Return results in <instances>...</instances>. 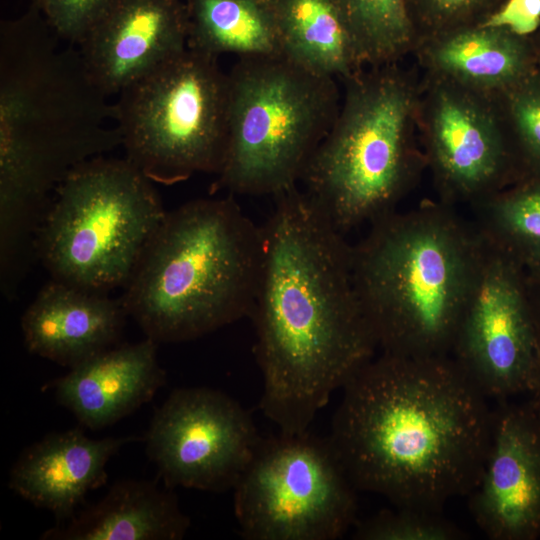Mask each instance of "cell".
Returning <instances> with one entry per match:
<instances>
[{"mask_svg":"<svg viewBox=\"0 0 540 540\" xmlns=\"http://www.w3.org/2000/svg\"><path fill=\"white\" fill-rule=\"evenodd\" d=\"M273 198L249 317L263 380L260 410L279 432L299 434L378 347L344 233L298 186Z\"/></svg>","mask_w":540,"mask_h":540,"instance_id":"1","label":"cell"},{"mask_svg":"<svg viewBox=\"0 0 540 540\" xmlns=\"http://www.w3.org/2000/svg\"><path fill=\"white\" fill-rule=\"evenodd\" d=\"M342 389L328 439L357 491L441 511L476 487L492 409L450 355L382 352Z\"/></svg>","mask_w":540,"mask_h":540,"instance_id":"2","label":"cell"},{"mask_svg":"<svg viewBox=\"0 0 540 540\" xmlns=\"http://www.w3.org/2000/svg\"><path fill=\"white\" fill-rule=\"evenodd\" d=\"M60 40L34 3L0 25V250L9 256L31 251L75 168L121 146L114 103Z\"/></svg>","mask_w":540,"mask_h":540,"instance_id":"3","label":"cell"},{"mask_svg":"<svg viewBox=\"0 0 540 540\" xmlns=\"http://www.w3.org/2000/svg\"><path fill=\"white\" fill-rule=\"evenodd\" d=\"M485 241L454 206L425 201L370 223L352 246V275L378 349L401 356L450 355Z\"/></svg>","mask_w":540,"mask_h":540,"instance_id":"4","label":"cell"},{"mask_svg":"<svg viewBox=\"0 0 540 540\" xmlns=\"http://www.w3.org/2000/svg\"><path fill=\"white\" fill-rule=\"evenodd\" d=\"M232 196L166 212L124 286L127 314L156 343L190 341L249 317L262 232Z\"/></svg>","mask_w":540,"mask_h":540,"instance_id":"5","label":"cell"},{"mask_svg":"<svg viewBox=\"0 0 540 540\" xmlns=\"http://www.w3.org/2000/svg\"><path fill=\"white\" fill-rule=\"evenodd\" d=\"M338 114L301 181L344 234L396 210L426 166L415 142L420 81L399 63L344 81Z\"/></svg>","mask_w":540,"mask_h":540,"instance_id":"6","label":"cell"},{"mask_svg":"<svg viewBox=\"0 0 540 540\" xmlns=\"http://www.w3.org/2000/svg\"><path fill=\"white\" fill-rule=\"evenodd\" d=\"M228 77L227 145L210 194L275 197L297 186L338 114L336 79L282 55L239 58Z\"/></svg>","mask_w":540,"mask_h":540,"instance_id":"7","label":"cell"},{"mask_svg":"<svg viewBox=\"0 0 540 540\" xmlns=\"http://www.w3.org/2000/svg\"><path fill=\"white\" fill-rule=\"evenodd\" d=\"M126 158L99 156L55 191L34 249L52 279L106 293L125 286L166 211Z\"/></svg>","mask_w":540,"mask_h":540,"instance_id":"8","label":"cell"},{"mask_svg":"<svg viewBox=\"0 0 540 540\" xmlns=\"http://www.w3.org/2000/svg\"><path fill=\"white\" fill-rule=\"evenodd\" d=\"M217 59L187 47L118 94L115 123L125 158L153 183L170 186L219 172L229 77Z\"/></svg>","mask_w":540,"mask_h":540,"instance_id":"9","label":"cell"},{"mask_svg":"<svg viewBox=\"0 0 540 540\" xmlns=\"http://www.w3.org/2000/svg\"><path fill=\"white\" fill-rule=\"evenodd\" d=\"M239 533L249 540H335L357 522V489L328 437H262L233 488Z\"/></svg>","mask_w":540,"mask_h":540,"instance_id":"10","label":"cell"},{"mask_svg":"<svg viewBox=\"0 0 540 540\" xmlns=\"http://www.w3.org/2000/svg\"><path fill=\"white\" fill-rule=\"evenodd\" d=\"M417 126L441 202L471 206L522 178L500 96L424 75Z\"/></svg>","mask_w":540,"mask_h":540,"instance_id":"11","label":"cell"},{"mask_svg":"<svg viewBox=\"0 0 540 540\" xmlns=\"http://www.w3.org/2000/svg\"><path fill=\"white\" fill-rule=\"evenodd\" d=\"M484 241L450 356L487 398L498 401L531 393L537 347L525 272Z\"/></svg>","mask_w":540,"mask_h":540,"instance_id":"12","label":"cell"},{"mask_svg":"<svg viewBox=\"0 0 540 540\" xmlns=\"http://www.w3.org/2000/svg\"><path fill=\"white\" fill-rule=\"evenodd\" d=\"M261 438L250 414L229 395L179 388L155 411L146 448L166 487L222 492L234 488Z\"/></svg>","mask_w":540,"mask_h":540,"instance_id":"13","label":"cell"},{"mask_svg":"<svg viewBox=\"0 0 540 540\" xmlns=\"http://www.w3.org/2000/svg\"><path fill=\"white\" fill-rule=\"evenodd\" d=\"M477 526L492 540L540 536V413L529 400H498L482 472L468 495Z\"/></svg>","mask_w":540,"mask_h":540,"instance_id":"14","label":"cell"},{"mask_svg":"<svg viewBox=\"0 0 540 540\" xmlns=\"http://www.w3.org/2000/svg\"><path fill=\"white\" fill-rule=\"evenodd\" d=\"M185 0H112L78 45L96 84L108 96L187 49Z\"/></svg>","mask_w":540,"mask_h":540,"instance_id":"15","label":"cell"},{"mask_svg":"<svg viewBox=\"0 0 540 540\" xmlns=\"http://www.w3.org/2000/svg\"><path fill=\"white\" fill-rule=\"evenodd\" d=\"M127 311L122 299L52 279L22 316L27 349L69 369L115 346Z\"/></svg>","mask_w":540,"mask_h":540,"instance_id":"16","label":"cell"},{"mask_svg":"<svg viewBox=\"0 0 540 540\" xmlns=\"http://www.w3.org/2000/svg\"><path fill=\"white\" fill-rule=\"evenodd\" d=\"M135 439H91L78 428L51 433L19 456L10 472L9 487L52 512L58 523L67 521L88 492L106 483L110 458Z\"/></svg>","mask_w":540,"mask_h":540,"instance_id":"17","label":"cell"},{"mask_svg":"<svg viewBox=\"0 0 540 540\" xmlns=\"http://www.w3.org/2000/svg\"><path fill=\"white\" fill-rule=\"evenodd\" d=\"M157 344L145 340L113 346L73 367L50 386L59 404L92 430L119 421L149 402L165 384Z\"/></svg>","mask_w":540,"mask_h":540,"instance_id":"18","label":"cell"},{"mask_svg":"<svg viewBox=\"0 0 540 540\" xmlns=\"http://www.w3.org/2000/svg\"><path fill=\"white\" fill-rule=\"evenodd\" d=\"M413 54L424 75L491 96L504 94L539 68L531 37L481 24L425 39Z\"/></svg>","mask_w":540,"mask_h":540,"instance_id":"19","label":"cell"},{"mask_svg":"<svg viewBox=\"0 0 540 540\" xmlns=\"http://www.w3.org/2000/svg\"><path fill=\"white\" fill-rule=\"evenodd\" d=\"M190 527L172 488L143 480L114 483L96 504L45 531L44 540H180Z\"/></svg>","mask_w":540,"mask_h":540,"instance_id":"20","label":"cell"},{"mask_svg":"<svg viewBox=\"0 0 540 540\" xmlns=\"http://www.w3.org/2000/svg\"><path fill=\"white\" fill-rule=\"evenodd\" d=\"M282 55L323 76L346 81L365 65L335 0H272Z\"/></svg>","mask_w":540,"mask_h":540,"instance_id":"21","label":"cell"},{"mask_svg":"<svg viewBox=\"0 0 540 540\" xmlns=\"http://www.w3.org/2000/svg\"><path fill=\"white\" fill-rule=\"evenodd\" d=\"M187 47L218 58L281 56L272 0H185ZM283 56V55H282Z\"/></svg>","mask_w":540,"mask_h":540,"instance_id":"22","label":"cell"},{"mask_svg":"<svg viewBox=\"0 0 540 540\" xmlns=\"http://www.w3.org/2000/svg\"><path fill=\"white\" fill-rule=\"evenodd\" d=\"M482 237L525 273L540 271V177H526L471 205Z\"/></svg>","mask_w":540,"mask_h":540,"instance_id":"23","label":"cell"},{"mask_svg":"<svg viewBox=\"0 0 540 540\" xmlns=\"http://www.w3.org/2000/svg\"><path fill=\"white\" fill-rule=\"evenodd\" d=\"M365 67L399 63L418 38L407 0H335Z\"/></svg>","mask_w":540,"mask_h":540,"instance_id":"24","label":"cell"},{"mask_svg":"<svg viewBox=\"0 0 540 540\" xmlns=\"http://www.w3.org/2000/svg\"><path fill=\"white\" fill-rule=\"evenodd\" d=\"M466 536L440 511L408 506L384 509L357 521L353 532L359 540H461Z\"/></svg>","mask_w":540,"mask_h":540,"instance_id":"25","label":"cell"},{"mask_svg":"<svg viewBox=\"0 0 540 540\" xmlns=\"http://www.w3.org/2000/svg\"><path fill=\"white\" fill-rule=\"evenodd\" d=\"M500 101L520 164L521 179L540 177V65L529 77L500 95Z\"/></svg>","mask_w":540,"mask_h":540,"instance_id":"26","label":"cell"},{"mask_svg":"<svg viewBox=\"0 0 540 540\" xmlns=\"http://www.w3.org/2000/svg\"><path fill=\"white\" fill-rule=\"evenodd\" d=\"M504 1L407 0L418 43L451 30L481 24Z\"/></svg>","mask_w":540,"mask_h":540,"instance_id":"27","label":"cell"},{"mask_svg":"<svg viewBox=\"0 0 540 540\" xmlns=\"http://www.w3.org/2000/svg\"><path fill=\"white\" fill-rule=\"evenodd\" d=\"M112 0H41L48 24L61 40L79 45L100 20Z\"/></svg>","mask_w":540,"mask_h":540,"instance_id":"28","label":"cell"},{"mask_svg":"<svg viewBox=\"0 0 540 540\" xmlns=\"http://www.w3.org/2000/svg\"><path fill=\"white\" fill-rule=\"evenodd\" d=\"M481 25L530 37L540 28V0H505Z\"/></svg>","mask_w":540,"mask_h":540,"instance_id":"29","label":"cell"},{"mask_svg":"<svg viewBox=\"0 0 540 540\" xmlns=\"http://www.w3.org/2000/svg\"><path fill=\"white\" fill-rule=\"evenodd\" d=\"M525 283L537 347L536 379L529 395L530 401L540 413V271L525 273Z\"/></svg>","mask_w":540,"mask_h":540,"instance_id":"30","label":"cell"},{"mask_svg":"<svg viewBox=\"0 0 540 540\" xmlns=\"http://www.w3.org/2000/svg\"><path fill=\"white\" fill-rule=\"evenodd\" d=\"M530 37L533 40V43H534V46H535V49H536V53H537V57H538V62H539V65H540V28L538 29V31L536 33H534Z\"/></svg>","mask_w":540,"mask_h":540,"instance_id":"31","label":"cell"},{"mask_svg":"<svg viewBox=\"0 0 540 540\" xmlns=\"http://www.w3.org/2000/svg\"><path fill=\"white\" fill-rule=\"evenodd\" d=\"M41 0H32V3H34L35 5L39 6Z\"/></svg>","mask_w":540,"mask_h":540,"instance_id":"32","label":"cell"}]
</instances>
